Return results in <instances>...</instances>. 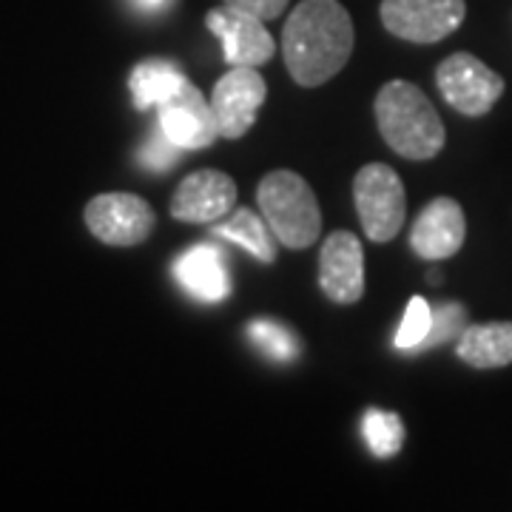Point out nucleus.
<instances>
[{
    "mask_svg": "<svg viewBox=\"0 0 512 512\" xmlns=\"http://www.w3.org/2000/svg\"><path fill=\"white\" fill-rule=\"evenodd\" d=\"M353 40V20L339 0H302L282 32L285 66L299 86L316 89L345 69Z\"/></svg>",
    "mask_w": 512,
    "mask_h": 512,
    "instance_id": "1",
    "label": "nucleus"
},
{
    "mask_svg": "<svg viewBox=\"0 0 512 512\" xmlns=\"http://www.w3.org/2000/svg\"><path fill=\"white\" fill-rule=\"evenodd\" d=\"M436 83H439L441 97L458 114H467V117L487 114L504 94V77L467 52L441 60V66L436 69Z\"/></svg>",
    "mask_w": 512,
    "mask_h": 512,
    "instance_id": "5",
    "label": "nucleus"
},
{
    "mask_svg": "<svg viewBox=\"0 0 512 512\" xmlns=\"http://www.w3.org/2000/svg\"><path fill=\"white\" fill-rule=\"evenodd\" d=\"M185 83H188V77H185L177 63L157 60V57L137 63L131 69V77H128L131 100H134V106L140 111L160 106L163 100H168Z\"/></svg>",
    "mask_w": 512,
    "mask_h": 512,
    "instance_id": "16",
    "label": "nucleus"
},
{
    "mask_svg": "<svg viewBox=\"0 0 512 512\" xmlns=\"http://www.w3.org/2000/svg\"><path fill=\"white\" fill-rule=\"evenodd\" d=\"M362 433H365L367 447L373 450L376 458H390L402 450L404 444V424L396 413L390 410H367L362 419Z\"/></svg>",
    "mask_w": 512,
    "mask_h": 512,
    "instance_id": "18",
    "label": "nucleus"
},
{
    "mask_svg": "<svg viewBox=\"0 0 512 512\" xmlns=\"http://www.w3.org/2000/svg\"><path fill=\"white\" fill-rule=\"evenodd\" d=\"M137 12H146V15H157V12H163L168 9L174 0H128Z\"/></svg>",
    "mask_w": 512,
    "mask_h": 512,
    "instance_id": "24",
    "label": "nucleus"
},
{
    "mask_svg": "<svg viewBox=\"0 0 512 512\" xmlns=\"http://www.w3.org/2000/svg\"><path fill=\"white\" fill-rule=\"evenodd\" d=\"M228 6H237L242 12H251L256 18L274 20L285 12L288 0H225Z\"/></svg>",
    "mask_w": 512,
    "mask_h": 512,
    "instance_id": "23",
    "label": "nucleus"
},
{
    "mask_svg": "<svg viewBox=\"0 0 512 512\" xmlns=\"http://www.w3.org/2000/svg\"><path fill=\"white\" fill-rule=\"evenodd\" d=\"M319 285L336 305H353L365 293V251L356 234L336 231L319 256Z\"/></svg>",
    "mask_w": 512,
    "mask_h": 512,
    "instance_id": "10",
    "label": "nucleus"
},
{
    "mask_svg": "<svg viewBox=\"0 0 512 512\" xmlns=\"http://www.w3.org/2000/svg\"><path fill=\"white\" fill-rule=\"evenodd\" d=\"M464 0H382V23L410 43H439L461 26Z\"/></svg>",
    "mask_w": 512,
    "mask_h": 512,
    "instance_id": "6",
    "label": "nucleus"
},
{
    "mask_svg": "<svg viewBox=\"0 0 512 512\" xmlns=\"http://www.w3.org/2000/svg\"><path fill=\"white\" fill-rule=\"evenodd\" d=\"M467 328V311L461 308V305H441L433 311V328L427 333V339H424V345H444V342H450V339H458L461 333Z\"/></svg>",
    "mask_w": 512,
    "mask_h": 512,
    "instance_id": "22",
    "label": "nucleus"
},
{
    "mask_svg": "<svg viewBox=\"0 0 512 512\" xmlns=\"http://www.w3.org/2000/svg\"><path fill=\"white\" fill-rule=\"evenodd\" d=\"M464 237H467V222H464L461 205L450 197H439L413 222L410 248L421 259H447L461 251Z\"/></svg>",
    "mask_w": 512,
    "mask_h": 512,
    "instance_id": "13",
    "label": "nucleus"
},
{
    "mask_svg": "<svg viewBox=\"0 0 512 512\" xmlns=\"http://www.w3.org/2000/svg\"><path fill=\"white\" fill-rule=\"evenodd\" d=\"M86 225L100 242L114 248H131L151 237L157 217L143 197L100 194L86 205Z\"/></svg>",
    "mask_w": 512,
    "mask_h": 512,
    "instance_id": "7",
    "label": "nucleus"
},
{
    "mask_svg": "<svg viewBox=\"0 0 512 512\" xmlns=\"http://www.w3.org/2000/svg\"><path fill=\"white\" fill-rule=\"evenodd\" d=\"M456 353L461 362L478 370L512 365V322L467 325L458 336Z\"/></svg>",
    "mask_w": 512,
    "mask_h": 512,
    "instance_id": "15",
    "label": "nucleus"
},
{
    "mask_svg": "<svg viewBox=\"0 0 512 512\" xmlns=\"http://www.w3.org/2000/svg\"><path fill=\"white\" fill-rule=\"evenodd\" d=\"M248 336L256 348L268 353L276 362H293L299 356V342L291 330L279 325L274 319H256L248 325Z\"/></svg>",
    "mask_w": 512,
    "mask_h": 512,
    "instance_id": "19",
    "label": "nucleus"
},
{
    "mask_svg": "<svg viewBox=\"0 0 512 512\" xmlns=\"http://www.w3.org/2000/svg\"><path fill=\"white\" fill-rule=\"evenodd\" d=\"M433 328V308L421 299V296H413L407 311H404L402 325H399V333H396V348L399 350H416L424 345L427 333Z\"/></svg>",
    "mask_w": 512,
    "mask_h": 512,
    "instance_id": "20",
    "label": "nucleus"
},
{
    "mask_svg": "<svg viewBox=\"0 0 512 512\" xmlns=\"http://www.w3.org/2000/svg\"><path fill=\"white\" fill-rule=\"evenodd\" d=\"M353 200L367 239L390 242L402 231L407 217V197L399 174L390 165H365L353 180Z\"/></svg>",
    "mask_w": 512,
    "mask_h": 512,
    "instance_id": "4",
    "label": "nucleus"
},
{
    "mask_svg": "<svg viewBox=\"0 0 512 512\" xmlns=\"http://www.w3.org/2000/svg\"><path fill=\"white\" fill-rule=\"evenodd\" d=\"M174 276L200 302H220L231 291L228 265L220 248L214 245H194L174 262Z\"/></svg>",
    "mask_w": 512,
    "mask_h": 512,
    "instance_id": "14",
    "label": "nucleus"
},
{
    "mask_svg": "<svg viewBox=\"0 0 512 512\" xmlns=\"http://www.w3.org/2000/svg\"><path fill=\"white\" fill-rule=\"evenodd\" d=\"M205 26L220 37L222 55L231 66H265L276 52L271 32L265 29V20L251 12H242L237 6H220L205 15Z\"/></svg>",
    "mask_w": 512,
    "mask_h": 512,
    "instance_id": "8",
    "label": "nucleus"
},
{
    "mask_svg": "<svg viewBox=\"0 0 512 512\" xmlns=\"http://www.w3.org/2000/svg\"><path fill=\"white\" fill-rule=\"evenodd\" d=\"M376 123L384 143L404 160H433L444 148L447 131L430 97L416 83L393 80L376 94Z\"/></svg>",
    "mask_w": 512,
    "mask_h": 512,
    "instance_id": "2",
    "label": "nucleus"
},
{
    "mask_svg": "<svg viewBox=\"0 0 512 512\" xmlns=\"http://www.w3.org/2000/svg\"><path fill=\"white\" fill-rule=\"evenodd\" d=\"M256 205L276 239L291 248L305 251L322 234V214L311 185L293 171H271L256 188Z\"/></svg>",
    "mask_w": 512,
    "mask_h": 512,
    "instance_id": "3",
    "label": "nucleus"
},
{
    "mask_svg": "<svg viewBox=\"0 0 512 512\" xmlns=\"http://www.w3.org/2000/svg\"><path fill=\"white\" fill-rule=\"evenodd\" d=\"M183 151L185 148L177 146L163 128H154L137 157H140V165L148 168V171H168V168H174V165L180 163Z\"/></svg>",
    "mask_w": 512,
    "mask_h": 512,
    "instance_id": "21",
    "label": "nucleus"
},
{
    "mask_svg": "<svg viewBox=\"0 0 512 512\" xmlns=\"http://www.w3.org/2000/svg\"><path fill=\"white\" fill-rule=\"evenodd\" d=\"M427 282H433V285H439V282H441L439 271H430V276H427Z\"/></svg>",
    "mask_w": 512,
    "mask_h": 512,
    "instance_id": "25",
    "label": "nucleus"
},
{
    "mask_svg": "<svg viewBox=\"0 0 512 512\" xmlns=\"http://www.w3.org/2000/svg\"><path fill=\"white\" fill-rule=\"evenodd\" d=\"M157 114H160V128L185 151L208 148L220 137L211 100H205L200 89H194L191 83L180 86L168 100H163L157 106Z\"/></svg>",
    "mask_w": 512,
    "mask_h": 512,
    "instance_id": "11",
    "label": "nucleus"
},
{
    "mask_svg": "<svg viewBox=\"0 0 512 512\" xmlns=\"http://www.w3.org/2000/svg\"><path fill=\"white\" fill-rule=\"evenodd\" d=\"M217 234L225 239H231V242H237L242 245L245 251H251V254L259 259V262H276V234L271 231V225L265 222V217H259L254 211H248V208H239L237 214L231 217L228 222H222L220 228H217Z\"/></svg>",
    "mask_w": 512,
    "mask_h": 512,
    "instance_id": "17",
    "label": "nucleus"
},
{
    "mask_svg": "<svg viewBox=\"0 0 512 512\" xmlns=\"http://www.w3.org/2000/svg\"><path fill=\"white\" fill-rule=\"evenodd\" d=\"M237 202V183L214 168L188 174L171 197V217L191 225H205L225 217Z\"/></svg>",
    "mask_w": 512,
    "mask_h": 512,
    "instance_id": "12",
    "label": "nucleus"
},
{
    "mask_svg": "<svg viewBox=\"0 0 512 512\" xmlns=\"http://www.w3.org/2000/svg\"><path fill=\"white\" fill-rule=\"evenodd\" d=\"M265 80L251 66H234L231 72L220 77L211 94V109L217 117L220 137L239 140L248 134L256 123V111L265 103Z\"/></svg>",
    "mask_w": 512,
    "mask_h": 512,
    "instance_id": "9",
    "label": "nucleus"
}]
</instances>
